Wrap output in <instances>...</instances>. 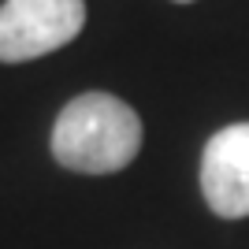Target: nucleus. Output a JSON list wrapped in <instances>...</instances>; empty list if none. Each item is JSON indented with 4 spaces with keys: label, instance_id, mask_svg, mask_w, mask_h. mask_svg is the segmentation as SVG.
Masks as SVG:
<instances>
[{
    "label": "nucleus",
    "instance_id": "3",
    "mask_svg": "<svg viewBox=\"0 0 249 249\" xmlns=\"http://www.w3.org/2000/svg\"><path fill=\"white\" fill-rule=\"evenodd\" d=\"M201 194L219 219L249 216V123H231L201 153Z\"/></svg>",
    "mask_w": 249,
    "mask_h": 249
},
{
    "label": "nucleus",
    "instance_id": "1",
    "mask_svg": "<svg viewBox=\"0 0 249 249\" xmlns=\"http://www.w3.org/2000/svg\"><path fill=\"white\" fill-rule=\"evenodd\" d=\"M56 164L78 175L123 171L142 149V119L115 93H82L63 104L52 126Z\"/></svg>",
    "mask_w": 249,
    "mask_h": 249
},
{
    "label": "nucleus",
    "instance_id": "2",
    "mask_svg": "<svg viewBox=\"0 0 249 249\" xmlns=\"http://www.w3.org/2000/svg\"><path fill=\"white\" fill-rule=\"evenodd\" d=\"M86 26V0H4L0 63H26L71 45Z\"/></svg>",
    "mask_w": 249,
    "mask_h": 249
},
{
    "label": "nucleus",
    "instance_id": "4",
    "mask_svg": "<svg viewBox=\"0 0 249 249\" xmlns=\"http://www.w3.org/2000/svg\"><path fill=\"white\" fill-rule=\"evenodd\" d=\"M175 4H194V0H175Z\"/></svg>",
    "mask_w": 249,
    "mask_h": 249
}]
</instances>
